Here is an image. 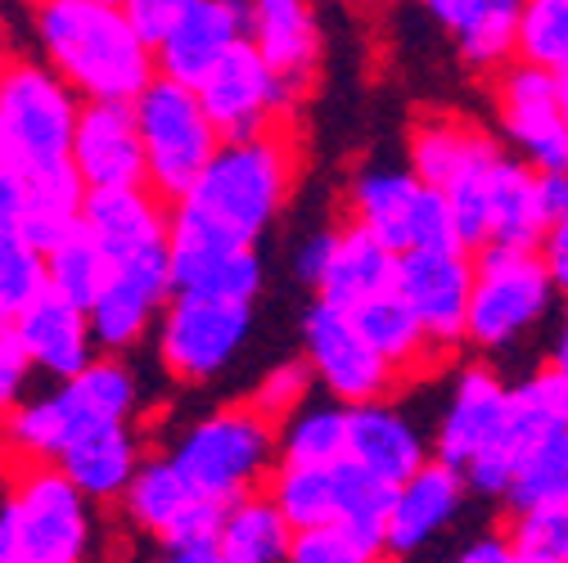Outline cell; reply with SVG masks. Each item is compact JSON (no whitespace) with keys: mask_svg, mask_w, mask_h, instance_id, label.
Returning a JSON list of instances; mask_svg holds the SVG:
<instances>
[{"mask_svg":"<svg viewBox=\"0 0 568 563\" xmlns=\"http://www.w3.org/2000/svg\"><path fill=\"white\" fill-rule=\"evenodd\" d=\"M0 167H10V163H6V145H0Z\"/></svg>","mask_w":568,"mask_h":563,"instance_id":"55","label":"cell"},{"mask_svg":"<svg viewBox=\"0 0 568 563\" xmlns=\"http://www.w3.org/2000/svg\"><path fill=\"white\" fill-rule=\"evenodd\" d=\"M10 519L23 563H91L95 505L54 464H23L10 487Z\"/></svg>","mask_w":568,"mask_h":563,"instance_id":"8","label":"cell"},{"mask_svg":"<svg viewBox=\"0 0 568 563\" xmlns=\"http://www.w3.org/2000/svg\"><path fill=\"white\" fill-rule=\"evenodd\" d=\"M338 235H343V226H316V231L303 235V244L294 248V270H298L303 285L321 289V279H325V270L338 253Z\"/></svg>","mask_w":568,"mask_h":563,"instance_id":"45","label":"cell"},{"mask_svg":"<svg viewBox=\"0 0 568 563\" xmlns=\"http://www.w3.org/2000/svg\"><path fill=\"white\" fill-rule=\"evenodd\" d=\"M262 285H266V266H262L257 248L172 244V298H203V303L253 307Z\"/></svg>","mask_w":568,"mask_h":563,"instance_id":"23","label":"cell"},{"mask_svg":"<svg viewBox=\"0 0 568 563\" xmlns=\"http://www.w3.org/2000/svg\"><path fill=\"white\" fill-rule=\"evenodd\" d=\"M429 207V185H424L406 163H362L347 181V226L366 231L397 257L415 253L419 222Z\"/></svg>","mask_w":568,"mask_h":563,"instance_id":"15","label":"cell"},{"mask_svg":"<svg viewBox=\"0 0 568 563\" xmlns=\"http://www.w3.org/2000/svg\"><path fill=\"white\" fill-rule=\"evenodd\" d=\"M45 270H50V294L82 307V311H91L104 298V289L113 285V257L87 231H78L73 239H63L45 257Z\"/></svg>","mask_w":568,"mask_h":563,"instance_id":"35","label":"cell"},{"mask_svg":"<svg viewBox=\"0 0 568 563\" xmlns=\"http://www.w3.org/2000/svg\"><path fill=\"white\" fill-rule=\"evenodd\" d=\"M28 207V181L14 167H0V231H19Z\"/></svg>","mask_w":568,"mask_h":563,"instance_id":"47","label":"cell"},{"mask_svg":"<svg viewBox=\"0 0 568 563\" xmlns=\"http://www.w3.org/2000/svg\"><path fill=\"white\" fill-rule=\"evenodd\" d=\"M506 505H510V514L568 505V433L541 442V447L519 464Z\"/></svg>","mask_w":568,"mask_h":563,"instance_id":"36","label":"cell"},{"mask_svg":"<svg viewBox=\"0 0 568 563\" xmlns=\"http://www.w3.org/2000/svg\"><path fill=\"white\" fill-rule=\"evenodd\" d=\"M312 392H316V375H312V366H307L303 357H290V361L271 366V370L257 379L248 406L280 429L284 419H294L303 406H312Z\"/></svg>","mask_w":568,"mask_h":563,"instance_id":"39","label":"cell"},{"mask_svg":"<svg viewBox=\"0 0 568 563\" xmlns=\"http://www.w3.org/2000/svg\"><path fill=\"white\" fill-rule=\"evenodd\" d=\"M303 361L312 366L316 388L347 410L379 406L402 383V375L366 342L352 311H338L321 298L303 316Z\"/></svg>","mask_w":568,"mask_h":563,"instance_id":"9","label":"cell"},{"mask_svg":"<svg viewBox=\"0 0 568 563\" xmlns=\"http://www.w3.org/2000/svg\"><path fill=\"white\" fill-rule=\"evenodd\" d=\"M82 113L87 100L45 59H0V145H6V163L23 181L73 167V140Z\"/></svg>","mask_w":568,"mask_h":563,"instance_id":"5","label":"cell"},{"mask_svg":"<svg viewBox=\"0 0 568 563\" xmlns=\"http://www.w3.org/2000/svg\"><path fill=\"white\" fill-rule=\"evenodd\" d=\"M496 122L515 158L541 176L568 172V117L559 100V78L528 63H510L496 78Z\"/></svg>","mask_w":568,"mask_h":563,"instance_id":"13","label":"cell"},{"mask_svg":"<svg viewBox=\"0 0 568 563\" xmlns=\"http://www.w3.org/2000/svg\"><path fill=\"white\" fill-rule=\"evenodd\" d=\"M559 100H564V117H568V73L559 78Z\"/></svg>","mask_w":568,"mask_h":563,"instance_id":"52","label":"cell"},{"mask_svg":"<svg viewBox=\"0 0 568 563\" xmlns=\"http://www.w3.org/2000/svg\"><path fill=\"white\" fill-rule=\"evenodd\" d=\"M343 464L334 469H290L280 464L266 482V497L275 501V510L290 519L294 532H312V528H329L338 523V505H343Z\"/></svg>","mask_w":568,"mask_h":563,"instance_id":"34","label":"cell"},{"mask_svg":"<svg viewBox=\"0 0 568 563\" xmlns=\"http://www.w3.org/2000/svg\"><path fill=\"white\" fill-rule=\"evenodd\" d=\"M294 140L284 126L222 145L199 185L172 207V244H212V248H257L275 226L294 190Z\"/></svg>","mask_w":568,"mask_h":563,"instance_id":"1","label":"cell"},{"mask_svg":"<svg viewBox=\"0 0 568 563\" xmlns=\"http://www.w3.org/2000/svg\"><path fill=\"white\" fill-rule=\"evenodd\" d=\"M176 10H181V0H122V14L131 23V32L140 37V45L154 50V54L172 32Z\"/></svg>","mask_w":568,"mask_h":563,"instance_id":"44","label":"cell"},{"mask_svg":"<svg viewBox=\"0 0 568 563\" xmlns=\"http://www.w3.org/2000/svg\"><path fill=\"white\" fill-rule=\"evenodd\" d=\"M0 32H6V23H0Z\"/></svg>","mask_w":568,"mask_h":563,"instance_id":"56","label":"cell"},{"mask_svg":"<svg viewBox=\"0 0 568 563\" xmlns=\"http://www.w3.org/2000/svg\"><path fill=\"white\" fill-rule=\"evenodd\" d=\"M352 320H357V329L366 334V342L379 351V357L397 375L424 370V366L438 357V347L429 342V334H424V325L415 320V311L402 303V294H384V298L366 303L362 311H352Z\"/></svg>","mask_w":568,"mask_h":563,"instance_id":"33","label":"cell"},{"mask_svg":"<svg viewBox=\"0 0 568 563\" xmlns=\"http://www.w3.org/2000/svg\"><path fill=\"white\" fill-rule=\"evenodd\" d=\"M73 167L91 194L150 190V163H145L135 104H87L73 140Z\"/></svg>","mask_w":568,"mask_h":563,"instance_id":"18","label":"cell"},{"mask_svg":"<svg viewBox=\"0 0 568 563\" xmlns=\"http://www.w3.org/2000/svg\"><path fill=\"white\" fill-rule=\"evenodd\" d=\"M135 122H140V140H145L150 190L168 207H176L199 185L207 163L217 158L222 135L203 113L199 91L163 82V78L135 100Z\"/></svg>","mask_w":568,"mask_h":563,"instance_id":"7","label":"cell"},{"mask_svg":"<svg viewBox=\"0 0 568 563\" xmlns=\"http://www.w3.org/2000/svg\"><path fill=\"white\" fill-rule=\"evenodd\" d=\"M456 563H537V559H524V554L510 545L506 532H487V536H474V541L456 554Z\"/></svg>","mask_w":568,"mask_h":563,"instance_id":"46","label":"cell"},{"mask_svg":"<svg viewBox=\"0 0 568 563\" xmlns=\"http://www.w3.org/2000/svg\"><path fill=\"white\" fill-rule=\"evenodd\" d=\"M82 231L118 266V262H126L135 253L154 248V244H168L172 207L154 190H100V194H87Z\"/></svg>","mask_w":568,"mask_h":563,"instance_id":"24","label":"cell"},{"mask_svg":"<svg viewBox=\"0 0 568 563\" xmlns=\"http://www.w3.org/2000/svg\"><path fill=\"white\" fill-rule=\"evenodd\" d=\"M199 501L203 497L181 478V469L168 455H145V464H140V473L131 478V487H126V497L118 501V510H122V519L135 532H145L159 545H168L176 536V528L194 514Z\"/></svg>","mask_w":568,"mask_h":563,"instance_id":"27","label":"cell"},{"mask_svg":"<svg viewBox=\"0 0 568 563\" xmlns=\"http://www.w3.org/2000/svg\"><path fill=\"white\" fill-rule=\"evenodd\" d=\"M541 257H546V266H550V275H555V285L568 294V213H564V217L550 226Z\"/></svg>","mask_w":568,"mask_h":563,"instance_id":"48","label":"cell"},{"mask_svg":"<svg viewBox=\"0 0 568 563\" xmlns=\"http://www.w3.org/2000/svg\"><path fill=\"white\" fill-rule=\"evenodd\" d=\"M253 334V307L172 298L159 320V366L176 383H212L244 351Z\"/></svg>","mask_w":568,"mask_h":563,"instance_id":"11","label":"cell"},{"mask_svg":"<svg viewBox=\"0 0 568 563\" xmlns=\"http://www.w3.org/2000/svg\"><path fill=\"white\" fill-rule=\"evenodd\" d=\"M294 528L275 510V501L266 491L244 497L226 510L222 519V536H217V559L226 563H290L294 550Z\"/></svg>","mask_w":568,"mask_h":563,"instance_id":"31","label":"cell"},{"mask_svg":"<svg viewBox=\"0 0 568 563\" xmlns=\"http://www.w3.org/2000/svg\"><path fill=\"white\" fill-rule=\"evenodd\" d=\"M248 41L280 86L303 100L321 68V19L303 0H257L248 6Z\"/></svg>","mask_w":568,"mask_h":563,"instance_id":"20","label":"cell"},{"mask_svg":"<svg viewBox=\"0 0 568 563\" xmlns=\"http://www.w3.org/2000/svg\"><path fill=\"white\" fill-rule=\"evenodd\" d=\"M190 563H226V559H217V554H203V559H190Z\"/></svg>","mask_w":568,"mask_h":563,"instance_id":"54","label":"cell"},{"mask_svg":"<svg viewBox=\"0 0 568 563\" xmlns=\"http://www.w3.org/2000/svg\"><path fill=\"white\" fill-rule=\"evenodd\" d=\"M550 235V217L541 207V181L532 167L506 154L501 172L491 185V239L487 248H519V253H541Z\"/></svg>","mask_w":568,"mask_h":563,"instance_id":"28","label":"cell"},{"mask_svg":"<svg viewBox=\"0 0 568 563\" xmlns=\"http://www.w3.org/2000/svg\"><path fill=\"white\" fill-rule=\"evenodd\" d=\"M555 298L559 285L541 253L483 248L474 253V303L465 342L478 351H506L546 325Z\"/></svg>","mask_w":568,"mask_h":563,"instance_id":"6","label":"cell"},{"mask_svg":"<svg viewBox=\"0 0 568 563\" xmlns=\"http://www.w3.org/2000/svg\"><path fill=\"white\" fill-rule=\"evenodd\" d=\"M140 410V379L126 361L100 357L87 375L54 383V392L32 397L23 410H14L0 438L23 464H59L87 433L131 424Z\"/></svg>","mask_w":568,"mask_h":563,"instance_id":"3","label":"cell"},{"mask_svg":"<svg viewBox=\"0 0 568 563\" xmlns=\"http://www.w3.org/2000/svg\"><path fill=\"white\" fill-rule=\"evenodd\" d=\"M32 375H37V366H32V357L23 351V342H19V338L0 342V424H6L14 410H23V406L32 401V397H28Z\"/></svg>","mask_w":568,"mask_h":563,"instance_id":"43","label":"cell"},{"mask_svg":"<svg viewBox=\"0 0 568 563\" xmlns=\"http://www.w3.org/2000/svg\"><path fill=\"white\" fill-rule=\"evenodd\" d=\"M510 392L515 383L483 361H469L447 392V406L434 429V460L469 473H483L501 460L510 433Z\"/></svg>","mask_w":568,"mask_h":563,"instance_id":"10","label":"cell"},{"mask_svg":"<svg viewBox=\"0 0 568 563\" xmlns=\"http://www.w3.org/2000/svg\"><path fill=\"white\" fill-rule=\"evenodd\" d=\"M384 559L388 550L379 541H366L362 532H352L343 523L298 532L290 550V563H384Z\"/></svg>","mask_w":568,"mask_h":563,"instance_id":"41","label":"cell"},{"mask_svg":"<svg viewBox=\"0 0 568 563\" xmlns=\"http://www.w3.org/2000/svg\"><path fill=\"white\" fill-rule=\"evenodd\" d=\"M550 366L568 375V307L559 316V329H555V347H550Z\"/></svg>","mask_w":568,"mask_h":563,"instance_id":"50","label":"cell"},{"mask_svg":"<svg viewBox=\"0 0 568 563\" xmlns=\"http://www.w3.org/2000/svg\"><path fill=\"white\" fill-rule=\"evenodd\" d=\"M487 131H478L474 122H460L452 113H429L410 126L406 140V167L429 185V190H447V181L487 145Z\"/></svg>","mask_w":568,"mask_h":563,"instance_id":"30","label":"cell"},{"mask_svg":"<svg viewBox=\"0 0 568 563\" xmlns=\"http://www.w3.org/2000/svg\"><path fill=\"white\" fill-rule=\"evenodd\" d=\"M429 460H434V438L402 406L379 401V406H357L347 414V464L371 473L375 482L397 491Z\"/></svg>","mask_w":568,"mask_h":563,"instance_id":"19","label":"cell"},{"mask_svg":"<svg viewBox=\"0 0 568 563\" xmlns=\"http://www.w3.org/2000/svg\"><path fill=\"white\" fill-rule=\"evenodd\" d=\"M14 338L23 342V351L32 357L37 375L68 383L87 375L100 361L95 347V329H91V311L63 303L54 294H45L41 303H32L19 320H14Z\"/></svg>","mask_w":568,"mask_h":563,"instance_id":"21","label":"cell"},{"mask_svg":"<svg viewBox=\"0 0 568 563\" xmlns=\"http://www.w3.org/2000/svg\"><path fill=\"white\" fill-rule=\"evenodd\" d=\"M0 563H23V550H19V536H14L10 505L0 510Z\"/></svg>","mask_w":568,"mask_h":563,"instance_id":"49","label":"cell"},{"mask_svg":"<svg viewBox=\"0 0 568 563\" xmlns=\"http://www.w3.org/2000/svg\"><path fill=\"white\" fill-rule=\"evenodd\" d=\"M150 563H190V559H176V554H159V559H150Z\"/></svg>","mask_w":568,"mask_h":563,"instance_id":"53","label":"cell"},{"mask_svg":"<svg viewBox=\"0 0 568 563\" xmlns=\"http://www.w3.org/2000/svg\"><path fill=\"white\" fill-rule=\"evenodd\" d=\"M397 266H402V257L393 248H384L379 239H371L357 226H343L338 253L321 279L316 298L338 307V311H362L366 303L397 294Z\"/></svg>","mask_w":568,"mask_h":563,"instance_id":"25","label":"cell"},{"mask_svg":"<svg viewBox=\"0 0 568 563\" xmlns=\"http://www.w3.org/2000/svg\"><path fill=\"white\" fill-rule=\"evenodd\" d=\"M145 464V451H140V433L131 424H118V429H100V433H87L73 451H68L54 469L73 482L91 505H113L126 497L131 478Z\"/></svg>","mask_w":568,"mask_h":563,"instance_id":"26","label":"cell"},{"mask_svg":"<svg viewBox=\"0 0 568 563\" xmlns=\"http://www.w3.org/2000/svg\"><path fill=\"white\" fill-rule=\"evenodd\" d=\"M50 294L45 253H37L19 231H0V307L23 316Z\"/></svg>","mask_w":568,"mask_h":563,"instance_id":"38","label":"cell"},{"mask_svg":"<svg viewBox=\"0 0 568 563\" xmlns=\"http://www.w3.org/2000/svg\"><path fill=\"white\" fill-rule=\"evenodd\" d=\"M347 406L321 397L280 424V464L290 469H334L347 460Z\"/></svg>","mask_w":568,"mask_h":563,"instance_id":"32","label":"cell"},{"mask_svg":"<svg viewBox=\"0 0 568 563\" xmlns=\"http://www.w3.org/2000/svg\"><path fill=\"white\" fill-rule=\"evenodd\" d=\"M14 320H19V316H14L10 307H0V342H10V338H14Z\"/></svg>","mask_w":568,"mask_h":563,"instance_id":"51","label":"cell"},{"mask_svg":"<svg viewBox=\"0 0 568 563\" xmlns=\"http://www.w3.org/2000/svg\"><path fill=\"white\" fill-rule=\"evenodd\" d=\"M519 14L515 0H434L429 19L452 37L456 54L474 73L501 78L519 63Z\"/></svg>","mask_w":568,"mask_h":563,"instance_id":"22","label":"cell"},{"mask_svg":"<svg viewBox=\"0 0 568 563\" xmlns=\"http://www.w3.org/2000/svg\"><path fill=\"white\" fill-rule=\"evenodd\" d=\"M199 104L217 126L222 145H240V140H257L275 131L284 117L294 113V95L280 86V78L262 63L253 41L244 37L199 86Z\"/></svg>","mask_w":568,"mask_h":563,"instance_id":"12","label":"cell"},{"mask_svg":"<svg viewBox=\"0 0 568 563\" xmlns=\"http://www.w3.org/2000/svg\"><path fill=\"white\" fill-rule=\"evenodd\" d=\"M343 505H338V523L352 528V532H362L366 541H379L384 545V528H388V510H393V497L397 491L375 482L371 473L362 469H352L343 460Z\"/></svg>","mask_w":568,"mask_h":563,"instance_id":"40","label":"cell"},{"mask_svg":"<svg viewBox=\"0 0 568 563\" xmlns=\"http://www.w3.org/2000/svg\"><path fill=\"white\" fill-rule=\"evenodd\" d=\"M248 37V6L240 0H181L176 23L159 45V78L199 91L240 41Z\"/></svg>","mask_w":568,"mask_h":563,"instance_id":"16","label":"cell"},{"mask_svg":"<svg viewBox=\"0 0 568 563\" xmlns=\"http://www.w3.org/2000/svg\"><path fill=\"white\" fill-rule=\"evenodd\" d=\"M87 181L78 176V167H59L45 172L37 181H28V207L19 235L37 248V253H54L63 239H73L82 231V207H87Z\"/></svg>","mask_w":568,"mask_h":563,"instance_id":"29","label":"cell"},{"mask_svg":"<svg viewBox=\"0 0 568 563\" xmlns=\"http://www.w3.org/2000/svg\"><path fill=\"white\" fill-rule=\"evenodd\" d=\"M469 505V482L460 469L429 460L410 482L397 487L388 528H384V550L393 559H415L419 550H429L438 536L456 528V519Z\"/></svg>","mask_w":568,"mask_h":563,"instance_id":"17","label":"cell"},{"mask_svg":"<svg viewBox=\"0 0 568 563\" xmlns=\"http://www.w3.org/2000/svg\"><path fill=\"white\" fill-rule=\"evenodd\" d=\"M506 536H510V545H515L524 559H537V563H568V505L510 514Z\"/></svg>","mask_w":568,"mask_h":563,"instance_id":"42","label":"cell"},{"mask_svg":"<svg viewBox=\"0 0 568 563\" xmlns=\"http://www.w3.org/2000/svg\"><path fill=\"white\" fill-rule=\"evenodd\" d=\"M397 294L424 325L429 342L456 347L469 334L474 303V253L465 248H415L397 266Z\"/></svg>","mask_w":568,"mask_h":563,"instance_id":"14","label":"cell"},{"mask_svg":"<svg viewBox=\"0 0 568 563\" xmlns=\"http://www.w3.org/2000/svg\"><path fill=\"white\" fill-rule=\"evenodd\" d=\"M37 59L87 104H135L154 82V50L131 32L122 0H41L28 10Z\"/></svg>","mask_w":568,"mask_h":563,"instance_id":"2","label":"cell"},{"mask_svg":"<svg viewBox=\"0 0 568 563\" xmlns=\"http://www.w3.org/2000/svg\"><path fill=\"white\" fill-rule=\"evenodd\" d=\"M519 63L550 78L568 73V0H528L519 14Z\"/></svg>","mask_w":568,"mask_h":563,"instance_id":"37","label":"cell"},{"mask_svg":"<svg viewBox=\"0 0 568 563\" xmlns=\"http://www.w3.org/2000/svg\"><path fill=\"white\" fill-rule=\"evenodd\" d=\"M163 455L203 501L231 510L235 501L266 491L280 469V429L248 401H231L190 419Z\"/></svg>","mask_w":568,"mask_h":563,"instance_id":"4","label":"cell"}]
</instances>
